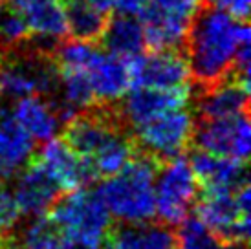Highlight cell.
Here are the masks:
<instances>
[{"label":"cell","instance_id":"1","mask_svg":"<svg viewBox=\"0 0 251 249\" xmlns=\"http://www.w3.org/2000/svg\"><path fill=\"white\" fill-rule=\"evenodd\" d=\"M246 35H251L248 22L235 21L220 7L200 4L183 42L191 77L202 86L229 77L238 42Z\"/></svg>","mask_w":251,"mask_h":249},{"label":"cell","instance_id":"2","mask_svg":"<svg viewBox=\"0 0 251 249\" xmlns=\"http://www.w3.org/2000/svg\"><path fill=\"white\" fill-rule=\"evenodd\" d=\"M156 163L134 156L119 173L108 176L96 193L119 224H145L156 216Z\"/></svg>","mask_w":251,"mask_h":249},{"label":"cell","instance_id":"3","mask_svg":"<svg viewBox=\"0 0 251 249\" xmlns=\"http://www.w3.org/2000/svg\"><path fill=\"white\" fill-rule=\"evenodd\" d=\"M50 220L70 242L99 249L112 231V216L96 191L75 189L50 209Z\"/></svg>","mask_w":251,"mask_h":249},{"label":"cell","instance_id":"4","mask_svg":"<svg viewBox=\"0 0 251 249\" xmlns=\"http://www.w3.org/2000/svg\"><path fill=\"white\" fill-rule=\"evenodd\" d=\"M0 57V92L7 99H22L28 96H53L59 83V66L46 50H31L19 53L9 50V53Z\"/></svg>","mask_w":251,"mask_h":249},{"label":"cell","instance_id":"5","mask_svg":"<svg viewBox=\"0 0 251 249\" xmlns=\"http://www.w3.org/2000/svg\"><path fill=\"white\" fill-rule=\"evenodd\" d=\"M248 181L237 189H205L196 218L216 236L231 244H248L251 200Z\"/></svg>","mask_w":251,"mask_h":249},{"label":"cell","instance_id":"6","mask_svg":"<svg viewBox=\"0 0 251 249\" xmlns=\"http://www.w3.org/2000/svg\"><path fill=\"white\" fill-rule=\"evenodd\" d=\"M200 183L185 158L175 156L156 171L154 196L156 216L165 225H180L189 216V209L198 198Z\"/></svg>","mask_w":251,"mask_h":249},{"label":"cell","instance_id":"7","mask_svg":"<svg viewBox=\"0 0 251 249\" xmlns=\"http://www.w3.org/2000/svg\"><path fill=\"white\" fill-rule=\"evenodd\" d=\"M195 116L187 106L163 112L136 126V141L158 159H169L180 156L193 141L195 136Z\"/></svg>","mask_w":251,"mask_h":249},{"label":"cell","instance_id":"8","mask_svg":"<svg viewBox=\"0 0 251 249\" xmlns=\"http://www.w3.org/2000/svg\"><path fill=\"white\" fill-rule=\"evenodd\" d=\"M193 139L200 150L248 161L251 150L248 112L222 119H202V123L195 126Z\"/></svg>","mask_w":251,"mask_h":249},{"label":"cell","instance_id":"9","mask_svg":"<svg viewBox=\"0 0 251 249\" xmlns=\"http://www.w3.org/2000/svg\"><path fill=\"white\" fill-rule=\"evenodd\" d=\"M132 77V86H149L173 90L189 86L191 72L187 61L178 50H160L149 55L140 53L126 59Z\"/></svg>","mask_w":251,"mask_h":249},{"label":"cell","instance_id":"10","mask_svg":"<svg viewBox=\"0 0 251 249\" xmlns=\"http://www.w3.org/2000/svg\"><path fill=\"white\" fill-rule=\"evenodd\" d=\"M35 163L61 193L81 189L96 178L90 163L79 156L64 139L51 138L44 141Z\"/></svg>","mask_w":251,"mask_h":249},{"label":"cell","instance_id":"11","mask_svg":"<svg viewBox=\"0 0 251 249\" xmlns=\"http://www.w3.org/2000/svg\"><path fill=\"white\" fill-rule=\"evenodd\" d=\"M191 99V86L161 90L149 86H132L121 99V121L132 128L143 124L149 119L160 116L163 112L187 106Z\"/></svg>","mask_w":251,"mask_h":249},{"label":"cell","instance_id":"12","mask_svg":"<svg viewBox=\"0 0 251 249\" xmlns=\"http://www.w3.org/2000/svg\"><path fill=\"white\" fill-rule=\"evenodd\" d=\"M7 7L22 17L37 41L55 46L68 35L66 13L61 0H7Z\"/></svg>","mask_w":251,"mask_h":249},{"label":"cell","instance_id":"13","mask_svg":"<svg viewBox=\"0 0 251 249\" xmlns=\"http://www.w3.org/2000/svg\"><path fill=\"white\" fill-rule=\"evenodd\" d=\"M88 75L96 101L114 104L121 101L132 88V77L128 70V61L123 57L112 55L108 51H99L96 61L84 72Z\"/></svg>","mask_w":251,"mask_h":249},{"label":"cell","instance_id":"14","mask_svg":"<svg viewBox=\"0 0 251 249\" xmlns=\"http://www.w3.org/2000/svg\"><path fill=\"white\" fill-rule=\"evenodd\" d=\"M15 178L13 196L24 216H44L61 194L35 161H29Z\"/></svg>","mask_w":251,"mask_h":249},{"label":"cell","instance_id":"15","mask_svg":"<svg viewBox=\"0 0 251 249\" xmlns=\"http://www.w3.org/2000/svg\"><path fill=\"white\" fill-rule=\"evenodd\" d=\"M250 84L237 77H226L215 84L205 86L196 101V112L200 119H222L248 112Z\"/></svg>","mask_w":251,"mask_h":249},{"label":"cell","instance_id":"16","mask_svg":"<svg viewBox=\"0 0 251 249\" xmlns=\"http://www.w3.org/2000/svg\"><path fill=\"white\" fill-rule=\"evenodd\" d=\"M140 21L143 26V35H145V48H149L151 51H160V50L181 48L193 19L171 13V11H163L149 2Z\"/></svg>","mask_w":251,"mask_h":249},{"label":"cell","instance_id":"17","mask_svg":"<svg viewBox=\"0 0 251 249\" xmlns=\"http://www.w3.org/2000/svg\"><path fill=\"white\" fill-rule=\"evenodd\" d=\"M189 163L203 189H237L248 181L246 161L240 159L196 150Z\"/></svg>","mask_w":251,"mask_h":249},{"label":"cell","instance_id":"18","mask_svg":"<svg viewBox=\"0 0 251 249\" xmlns=\"http://www.w3.org/2000/svg\"><path fill=\"white\" fill-rule=\"evenodd\" d=\"M35 152V139L11 116L0 121V181L15 178L28 165Z\"/></svg>","mask_w":251,"mask_h":249},{"label":"cell","instance_id":"19","mask_svg":"<svg viewBox=\"0 0 251 249\" xmlns=\"http://www.w3.org/2000/svg\"><path fill=\"white\" fill-rule=\"evenodd\" d=\"M51 101L61 121H70L96 104V96L90 86L88 75L77 70H59V83Z\"/></svg>","mask_w":251,"mask_h":249},{"label":"cell","instance_id":"20","mask_svg":"<svg viewBox=\"0 0 251 249\" xmlns=\"http://www.w3.org/2000/svg\"><path fill=\"white\" fill-rule=\"evenodd\" d=\"M105 249H176V235L165 224H123L110 231Z\"/></svg>","mask_w":251,"mask_h":249},{"label":"cell","instance_id":"21","mask_svg":"<svg viewBox=\"0 0 251 249\" xmlns=\"http://www.w3.org/2000/svg\"><path fill=\"white\" fill-rule=\"evenodd\" d=\"M11 118L35 141H48L55 138L57 130L63 123L57 116L53 104L42 96H28L17 99Z\"/></svg>","mask_w":251,"mask_h":249},{"label":"cell","instance_id":"22","mask_svg":"<svg viewBox=\"0 0 251 249\" xmlns=\"http://www.w3.org/2000/svg\"><path fill=\"white\" fill-rule=\"evenodd\" d=\"M99 41L112 55L130 59L143 53L145 50V35L143 26L138 17L128 15H116L110 21H106L105 31Z\"/></svg>","mask_w":251,"mask_h":249},{"label":"cell","instance_id":"23","mask_svg":"<svg viewBox=\"0 0 251 249\" xmlns=\"http://www.w3.org/2000/svg\"><path fill=\"white\" fill-rule=\"evenodd\" d=\"M64 13H66V28L68 33L74 39L79 41L96 42L101 39L106 26V15L92 4L84 0H68L64 4Z\"/></svg>","mask_w":251,"mask_h":249},{"label":"cell","instance_id":"24","mask_svg":"<svg viewBox=\"0 0 251 249\" xmlns=\"http://www.w3.org/2000/svg\"><path fill=\"white\" fill-rule=\"evenodd\" d=\"M17 244L21 249H90L66 240L51 220L44 216H35V220L29 222Z\"/></svg>","mask_w":251,"mask_h":249},{"label":"cell","instance_id":"25","mask_svg":"<svg viewBox=\"0 0 251 249\" xmlns=\"http://www.w3.org/2000/svg\"><path fill=\"white\" fill-rule=\"evenodd\" d=\"M178 249H248L246 244H231L216 236L198 218H185L176 235Z\"/></svg>","mask_w":251,"mask_h":249},{"label":"cell","instance_id":"26","mask_svg":"<svg viewBox=\"0 0 251 249\" xmlns=\"http://www.w3.org/2000/svg\"><path fill=\"white\" fill-rule=\"evenodd\" d=\"M29 39V29L19 13L13 9H2L0 13V44L4 48L17 50Z\"/></svg>","mask_w":251,"mask_h":249},{"label":"cell","instance_id":"27","mask_svg":"<svg viewBox=\"0 0 251 249\" xmlns=\"http://www.w3.org/2000/svg\"><path fill=\"white\" fill-rule=\"evenodd\" d=\"M21 209L15 201L13 193L0 187V231L7 235L21 220Z\"/></svg>","mask_w":251,"mask_h":249},{"label":"cell","instance_id":"28","mask_svg":"<svg viewBox=\"0 0 251 249\" xmlns=\"http://www.w3.org/2000/svg\"><path fill=\"white\" fill-rule=\"evenodd\" d=\"M149 2L152 6L163 9V11L183 15V17H189V19H193L196 9L200 7V0H149Z\"/></svg>","mask_w":251,"mask_h":249},{"label":"cell","instance_id":"29","mask_svg":"<svg viewBox=\"0 0 251 249\" xmlns=\"http://www.w3.org/2000/svg\"><path fill=\"white\" fill-rule=\"evenodd\" d=\"M216 7H220L222 11L233 17L235 21L248 22L251 11V0H215Z\"/></svg>","mask_w":251,"mask_h":249},{"label":"cell","instance_id":"30","mask_svg":"<svg viewBox=\"0 0 251 249\" xmlns=\"http://www.w3.org/2000/svg\"><path fill=\"white\" fill-rule=\"evenodd\" d=\"M149 6V0H112V9L118 15H128L140 19Z\"/></svg>","mask_w":251,"mask_h":249},{"label":"cell","instance_id":"31","mask_svg":"<svg viewBox=\"0 0 251 249\" xmlns=\"http://www.w3.org/2000/svg\"><path fill=\"white\" fill-rule=\"evenodd\" d=\"M84 2H88V4H92L94 7L101 9V11H105V13H108L112 9V0H84Z\"/></svg>","mask_w":251,"mask_h":249},{"label":"cell","instance_id":"32","mask_svg":"<svg viewBox=\"0 0 251 249\" xmlns=\"http://www.w3.org/2000/svg\"><path fill=\"white\" fill-rule=\"evenodd\" d=\"M0 249H21L19 248V244H13V242H9V240H2L0 242Z\"/></svg>","mask_w":251,"mask_h":249},{"label":"cell","instance_id":"33","mask_svg":"<svg viewBox=\"0 0 251 249\" xmlns=\"http://www.w3.org/2000/svg\"><path fill=\"white\" fill-rule=\"evenodd\" d=\"M7 112L4 110V108H2V106H0V121H2V118H4V116H6Z\"/></svg>","mask_w":251,"mask_h":249},{"label":"cell","instance_id":"34","mask_svg":"<svg viewBox=\"0 0 251 249\" xmlns=\"http://www.w3.org/2000/svg\"><path fill=\"white\" fill-rule=\"evenodd\" d=\"M6 236H7V235H4V233L0 231V242H2V240H6Z\"/></svg>","mask_w":251,"mask_h":249},{"label":"cell","instance_id":"35","mask_svg":"<svg viewBox=\"0 0 251 249\" xmlns=\"http://www.w3.org/2000/svg\"><path fill=\"white\" fill-rule=\"evenodd\" d=\"M2 9H4V2L0 0V13H2Z\"/></svg>","mask_w":251,"mask_h":249},{"label":"cell","instance_id":"36","mask_svg":"<svg viewBox=\"0 0 251 249\" xmlns=\"http://www.w3.org/2000/svg\"><path fill=\"white\" fill-rule=\"evenodd\" d=\"M200 2H209V0H200Z\"/></svg>","mask_w":251,"mask_h":249}]
</instances>
